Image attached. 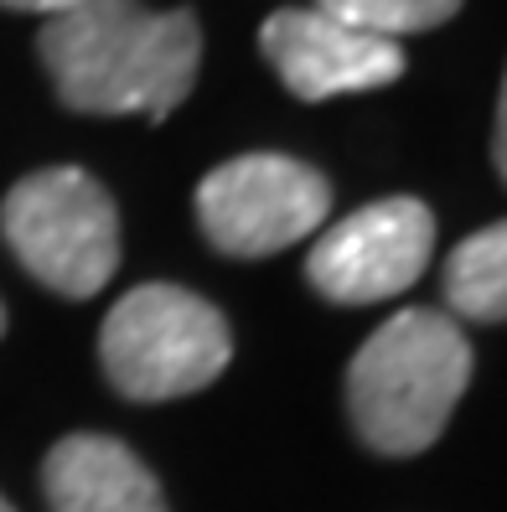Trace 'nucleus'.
Segmentation results:
<instances>
[{
	"label": "nucleus",
	"mask_w": 507,
	"mask_h": 512,
	"mask_svg": "<svg viewBox=\"0 0 507 512\" xmlns=\"http://www.w3.org/2000/svg\"><path fill=\"white\" fill-rule=\"evenodd\" d=\"M37 57L57 99L78 114L166 119L197 83L202 26L187 6L151 11L145 0H83L42 21Z\"/></svg>",
	"instance_id": "obj_1"
},
{
	"label": "nucleus",
	"mask_w": 507,
	"mask_h": 512,
	"mask_svg": "<svg viewBox=\"0 0 507 512\" xmlns=\"http://www.w3.org/2000/svg\"><path fill=\"white\" fill-rule=\"evenodd\" d=\"M466 383L471 342L461 337V326L445 311L409 306L383 321L352 357V430L378 456H420L445 435V419L456 414Z\"/></svg>",
	"instance_id": "obj_2"
},
{
	"label": "nucleus",
	"mask_w": 507,
	"mask_h": 512,
	"mask_svg": "<svg viewBox=\"0 0 507 512\" xmlns=\"http://www.w3.org/2000/svg\"><path fill=\"white\" fill-rule=\"evenodd\" d=\"M228 357L233 331L223 311L182 285H135L109 306L99 331L104 378L135 404L202 394L223 378Z\"/></svg>",
	"instance_id": "obj_3"
},
{
	"label": "nucleus",
	"mask_w": 507,
	"mask_h": 512,
	"mask_svg": "<svg viewBox=\"0 0 507 512\" xmlns=\"http://www.w3.org/2000/svg\"><path fill=\"white\" fill-rule=\"evenodd\" d=\"M0 233L26 275L63 300L99 295L119 269V213L83 166L32 171L0 202Z\"/></svg>",
	"instance_id": "obj_4"
},
{
	"label": "nucleus",
	"mask_w": 507,
	"mask_h": 512,
	"mask_svg": "<svg viewBox=\"0 0 507 512\" xmlns=\"http://www.w3.org/2000/svg\"><path fill=\"white\" fill-rule=\"evenodd\" d=\"M326 213H332V182L316 166L275 150L233 156L197 187V223L207 244L233 259H270L301 244L326 228Z\"/></svg>",
	"instance_id": "obj_5"
},
{
	"label": "nucleus",
	"mask_w": 507,
	"mask_h": 512,
	"mask_svg": "<svg viewBox=\"0 0 507 512\" xmlns=\"http://www.w3.org/2000/svg\"><path fill=\"white\" fill-rule=\"evenodd\" d=\"M435 254V213L420 197H383L332 223L306 254V280L337 306L404 295Z\"/></svg>",
	"instance_id": "obj_6"
},
{
	"label": "nucleus",
	"mask_w": 507,
	"mask_h": 512,
	"mask_svg": "<svg viewBox=\"0 0 507 512\" xmlns=\"http://www.w3.org/2000/svg\"><path fill=\"white\" fill-rule=\"evenodd\" d=\"M259 47L275 63L295 99L321 104L337 94H368L404 78V47L389 37L357 32L326 11H275L259 26Z\"/></svg>",
	"instance_id": "obj_7"
},
{
	"label": "nucleus",
	"mask_w": 507,
	"mask_h": 512,
	"mask_svg": "<svg viewBox=\"0 0 507 512\" xmlns=\"http://www.w3.org/2000/svg\"><path fill=\"white\" fill-rule=\"evenodd\" d=\"M42 492L52 512H171L161 481L114 435H68L47 450Z\"/></svg>",
	"instance_id": "obj_8"
},
{
	"label": "nucleus",
	"mask_w": 507,
	"mask_h": 512,
	"mask_svg": "<svg viewBox=\"0 0 507 512\" xmlns=\"http://www.w3.org/2000/svg\"><path fill=\"white\" fill-rule=\"evenodd\" d=\"M445 300L461 321H507V218L456 244L445 259Z\"/></svg>",
	"instance_id": "obj_9"
},
{
	"label": "nucleus",
	"mask_w": 507,
	"mask_h": 512,
	"mask_svg": "<svg viewBox=\"0 0 507 512\" xmlns=\"http://www.w3.org/2000/svg\"><path fill=\"white\" fill-rule=\"evenodd\" d=\"M316 11L357 26V32H373V37L399 42V37L445 26V21L461 11V0H316Z\"/></svg>",
	"instance_id": "obj_10"
},
{
	"label": "nucleus",
	"mask_w": 507,
	"mask_h": 512,
	"mask_svg": "<svg viewBox=\"0 0 507 512\" xmlns=\"http://www.w3.org/2000/svg\"><path fill=\"white\" fill-rule=\"evenodd\" d=\"M492 161L507 182V78H502V99H497V130H492Z\"/></svg>",
	"instance_id": "obj_11"
},
{
	"label": "nucleus",
	"mask_w": 507,
	"mask_h": 512,
	"mask_svg": "<svg viewBox=\"0 0 507 512\" xmlns=\"http://www.w3.org/2000/svg\"><path fill=\"white\" fill-rule=\"evenodd\" d=\"M6 11H37V16H63L73 6H83V0H0Z\"/></svg>",
	"instance_id": "obj_12"
},
{
	"label": "nucleus",
	"mask_w": 507,
	"mask_h": 512,
	"mask_svg": "<svg viewBox=\"0 0 507 512\" xmlns=\"http://www.w3.org/2000/svg\"><path fill=\"white\" fill-rule=\"evenodd\" d=\"M0 337H6V306H0Z\"/></svg>",
	"instance_id": "obj_13"
},
{
	"label": "nucleus",
	"mask_w": 507,
	"mask_h": 512,
	"mask_svg": "<svg viewBox=\"0 0 507 512\" xmlns=\"http://www.w3.org/2000/svg\"><path fill=\"white\" fill-rule=\"evenodd\" d=\"M0 512H16V507H11V502H6V497H0Z\"/></svg>",
	"instance_id": "obj_14"
}]
</instances>
